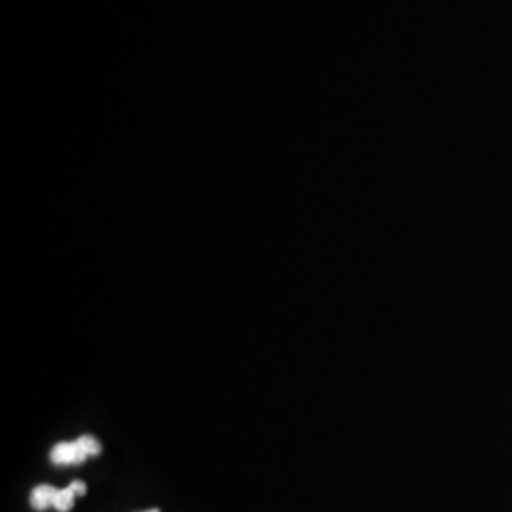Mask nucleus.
<instances>
[{"instance_id":"2","label":"nucleus","mask_w":512,"mask_h":512,"mask_svg":"<svg viewBox=\"0 0 512 512\" xmlns=\"http://www.w3.org/2000/svg\"><path fill=\"white\" fill-rule=\"evenodd\" d=\"M97 454H101L99 440L93 439L92 435H84L74 442H59L52 450L50 458L55 465H78Z\"/></svg>"},{"instance_id":"1","label":"nucleus","mask_w":512,"mask_h":512,"mask_svg":"<svg viewBox=\"0 0 512 512\" xmlns=\"http://www.w3.org/2000/svg\"><path fill=\"white\" fill-rule=\"evenodd\" d=\"M76 495H86V484L80 480H74L73 484H69L63 490L42 484L33 490L31 505L35 511H46L54 507L57 512H69L74 507Z\"/></svg>"},{"instance_id":"3","label":"nucleus","mask_w":512,"mask_h":512,"mask_svg":"<svg viewBox=\"0 0 512 512\" xmlns=\"http://www.w3.org/2000/svg\"><path fill=\"white\" fill-rule=\"evenodd\" d=\"M145 512H160V511H158V509H150V511H145Z\"/></svg>"}]
</instances>
